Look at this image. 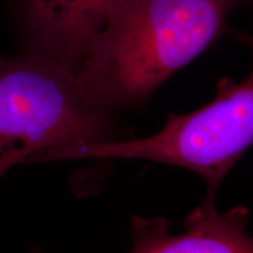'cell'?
<instances>
[{"instance_id":"cell-1","label":"cell","mask_w":253,"mask_h":253,"mask_svg":"<svg viewBox=\"0 0 253 253\" xmlns=\"http://www.w3.org/2000/svg\"><path fill=\"white\" fill-rule=\"evenodd\" d=\"M250 0H122L75 75L108 112L142 106L171 75L225 30L232 9Z\"/></svg>"},{"instance_id":"cell-3","label":"cell","mask_w":253,"mask_h":253,"mask_svg":"<svg viewBox=\"0 0 253 253\" xmlns=\"http://www.w3.org/2000/svg\"><path fill=\"white\" fill-rule=\"evenodd\" d=\"M253 142V79L224 78L216 99L185 115L171 114L157 134L140 140L66 145L41 162L75 158H141L194 171L207 183V197H214L225 176Z\"/></svg>"},{"instance_id":"cell-5","label":"cell","mask_w":253,"mask_h":253,"mask_svg":"<svg viewBox=\"0 0 253 253\" xmlns=\"http://www.w3.org/2000/svg\"><path fill=\"white\" fill-rule=\"evenodd\" d=\"M249 219V209L242 205L219 212L214 197H207L186 217L181 235H170V224L164 218L136 216L130 220V253H253Z\"/></svg>"},{"instance_id":"cell-4","label":"cell","mask_w":253,"mask_h":253,"mask_svg":"<svg viewBox=\"0 0 253 253\" xmlns=\"http://www.w3.org/2000/svg\"><path fill=\"white\" fill-rule=\"evenodd\" d=\"M122 0H7L21 52L78 68Z\"/></svg>"},{"instance_id":"cell-2","label":"cell","mask_w":253,"mask_h":253,"mask_svg":"<svg viewBox=\"0 0 253 253\" xmlns=\"http://www.w3.org/2000/svg\"><path fill=\"white\" fill-rule=\"evenodd\" d=\"M120 140L114 114L88 96L73 69L23 52L0 55V178L58 148Z\"/></svg>"},{"instance_id":"cell-6","label":"cell","mask_w":253,"mask_h":253,"mask_svg":"<svg viewBox=\"0 0 253 253\" xmlns=\"http://www.w3.org/2000/svg\"><path fill=\"white\" fill-rule=\"evenodd\" d=\"M30 253H40V249L39 248H34Z\"/></svg>"}]
</instances>
